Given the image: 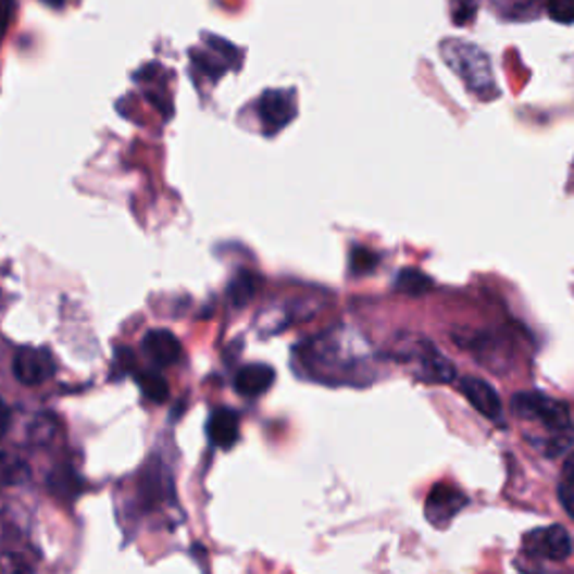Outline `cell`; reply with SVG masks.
Segmentation results:
<instances>
[{
  "mask_svg": "<svg viewBox=\"0 0 574 574\" xmlns=\"http://www.w3.org/2000/svg\"><path fill=\"white\" fill-rule=\"evenodd\" d=\"M514 411L538 430L527 434V440L548 456H559L572 442V420L563 402L544 392H519Z\"/></svg>",
  "mask_w": 574,
  "mask_h": 574,
  "instance_id": "1",
  "label": "cell"
},
{
  "mask_svg": "<svg viewBox=\"0 0 574 574\" xmlns=\"http://www.w3.org/2000/svg\"><path fill=\"white\" fill-rule=\"evenodd\" d=\"M14 377L25 386H39L54 377L57 364L46 348H21L12 364Z\"/></svg>",
  "mask_w": 574,
  "mask_h": 574,
  "instance_id": "2",
  "label": "cell"
},
{
  "mask_svg": "<svg viewBox=\"0 0 574 574\" xmlns=\"http://www.w3.org/2000/svg\"><path fill=\"white\" fill-rule=\"evenodd\" d=\"M295 115H297V99L292 90H267L259 99V117L267 135L290 124Z\"/></svg>",
  "mask_w": 574,
  "mask_h": 574,
  "instance_id": "3",
  "label": "cell"
},
{
  "mask_svg": "<svg viewBox=\"0 0 574 574\" xmlns=\"http://www.w3.org/2000/svg\"><path fill=\"white\" fill-rule=\"evenodd\" d=\"M525 548L534 557L550 559V561H565L572 554V538L567 529H563L561 525H552V527L536 529L527 534Z\"/></svg>",
  "mask_w": 574,
  "mask_h": 574,
  "instance_id": "4",
  "label": "cell"
},
{
  "mask_svg": "<svg viewBox=\"0 0 574 574\" xmlns=\"http://www.w3.org/2000/svg\"><path fill=\"white\" fill-rule=\"evenodd\" d=\"M466 506V496L451 485H436L426 498V519L434 527H447L451 519Z\"/></svg>",
  "mask_w": 574,
  "mask_h": 574,
  "instance_id": "5",
  "label": "cell"
},
{
  "mask_svg": "<svg viewBox=\"0 0 574 574\" xmlns=\"http://www.w3.org/2000/svg\"><path fill=\"white\" fill-rule=\"evenodd\" d=\"M460 390H462L464 398L470 400V404L476 411H481L487 420H500V413H502L500 398L487 382H483L478 377H462Z\"/></svg>",
  "mask_w": 574,
  "mask_h": 574,
  "instance_id": "6",
  "label": "cell"
},
{
  "mask_svg": "<svg viewBox=\"0 0 574 574\" xmlns=\"http://www.w3.org/2000/svg\"><path fill=\"white\" fill-rule=\"evenodd\" d=\"M209 442L219 449H232L240 438V420L232 409H215L207 422Z\"/></svg>",
  "mask_w": 574,
  "mask_h": 574,
  "instance_id": "7",
  "label": "cell"
},
{
  "mask_svg": "<svg viewBox=\"0 0 574 574\" xmlns=\"http://www.w3.org/2000/svg\"><path fill=\"white\" fill-rule=\"evenodd\" d=\"M141 346L158 366H173L179 359V354H183V346H179L177 337L169 330L147 333L144 335Z\"/></svg>",
  "mask_w": 574,
  "mask_h": 574,
  "instance_id": "8",
  "label": "cell"
},
{
  "mask_svg": "<svg viewBox=\"0 0 574 574\" xmlns=\"http://www.w3.org/2000/svg\"><path fill=\"white\" fill-rule=\"evenodd\" d=\"M274 379H276V373L272 366L249 364L238 371L234 386L240 395H245V398H259V395L267 392L274 386Z\"/></svg>",
  "mask_w": 574,
  "mask_h": 574,
  "instance_id": "9",
  "label": "cell"
},
{
  "mask_svg": "<svg viewBox=\"0 0 574 574\" xmlns=\"http://www.w3.org/2000/svg\"><path fill=\"white\" fill-rule=\"evenodd\" d=\"M496 14L506 21H529L538 18L546 0H489Z\"/></svg>",
  "mask_w": 574,
  "mask_h": 574,
  "instance_id": "10",
  "label": "cell"
},
{
  "mask_svg": "<svg viewBox=\"0 0 574 574\" xmlns=\"http://www.w3.org/2000/svg\"><path fill=\"white\" fill-rule=\"evenodd\" d=\"M259 278L249 272H240L232 283H229V301L236 308H242L251 301V297L257 295Z\"/></svg>",
  "mask_w": 574,
  "mask_h": 574,
  "instance_id": "11",
  "label": "cell"
},
{
  "mask_svg": "<svg viewBox=\"0 0 574 574\" xmlns=\"http://www.w3.org/2000/svg\"><path fill=\"white\" fill-rule=\"evenodd\" d=\"M137 384L141 388V392L147 395V398L155 404H162L166 398H169V384L166 379L160 375V373H153V371H144V373H137Z\"/></svg>",
  "mask_w": 574,
  "mask_h": 574,
  "instance_id": "12",
  "label": "cell"
},
{
  "mask_svg": "<svg viewBox=\"0 0 574 574\" xmlns=\"http://www.w3.org/2000/svg\"><path fill=\"white\" fill-rule=\"evenodd\" d=\"M50 487L61 498H75L84 489V481L75 470H59L50 478Z\"/></svg>",
  "mask_w": 574,
  "mask_h": 574,
  "instance_id": "13",
  "label": "cell"
},
{
  "mask_svg": "<svg viewBox=\"0 0 574 574\" xmlns=\"http://www.w3.org/2000/svg\"><path fill=\"white\" fill-rule=\"evenodd\" d=\"M25 462L12 453H0V487L16 485L25 478Z\"/></svg>",
  "mask_w": 574,
  "mask_h": 574,
  "instance_id": "14",
  "label": "cell"
},
{
  "mask_svg": "<svg viewBox=\"0 0 574 574\" xmlns=\"http://www.w3.org/2000/svg\"><path fill=\"white\" fill-rule=\"evenodd\" d=\"M395 287L407 292V295H422V292L430 290V278H426L424 274H420L415 270H404V272H400L398 280H395Z\"/></svg>",
  "mask_w": 574,
  "mask_h": 574,
  "instance_id": "15",
  "label": "cell"
},
{
  "mask_svg": "<svg viewBox=\"0 0 574 574\" xmlns=\"http://www.w3.org/2000/svg\"><path fill=\"white\" fill-rule=\"evenodd\" d=\"M544 10L561 25H574V0H546Z\"/></svg>",
  "mask_w": 574,
  "mask_h": 574,
  "instance_id": "16",
  "label": "cell"
},
{
  "mask_svg": "<svg viewBox=\"0 0 574 574\" xmlns=\"http://www.w3.org/2000/svg\"><path fill=\"white\" fill-rule=\"evenodd\" d=\"M377 261H379L377 254H373L371 249L354 247L352 254H350V270H352V274H369L375 270Z\"/></svg>",
  "mask_w": 574,
  "mask_h": 574,
  "instance_id": "17",
  "label": "cell"
},
{
  "mask_svg": "<svg viewBox=\"0 0 574 574\" xmlns=\"http://www.w3.org/2000/svg\"><path fill=\"white\" fill-rule=\"evenodd\" d=\"M476 12H478V0H451V18L458 25L472 23Z\"/></svg>",
  "mask_w": 574,
  "mask_h": 574,
  "instance_id": "18",
  "label": "cell"
},
{
  "mask_svg": "<svg viewBox=\"0 0 574 574\" xmlns=\"http://www.w3.org/2000/svg\"><path fill=\"white\" fill-rule=\"evenodd\" d=\"M32 567L14 554H0V572H29Z\"/></svg>",
  "mask_w": 574,
  "mask_h": 574,
  "instance_id": "19",
  "label": "cell"
},
{
  "mask_svg": "<svg viewBox=\"0 0 574 574\" xmlns=\"http://www.w3.org/2000/svg\"><path fill=\"white\" fill-rule=\"evenodd\" d=\"M559 500H561L563 510L574 519V489L567 483L559 485Z\"/></svg>",
  "mask_w": 574,
  "mask_h": 574,
  "instance_id": "20",
  "label": "cell"
},
{
  "mask_svg": "<svg viewBox=\"0 0 574 574\" xmlns=\"http://www.w3.org/2000/svg\"><path fill=\"white\" fill-rule=\"evenodd\" d=\"M10 424H12V411L3 400H0V436L8 434Z\"/></svg>",
  "mask_w": 574,
  "mask_h": 574,
  "instance_id": "21",
  "label": "cell"
},
{
  "mask_svg": "<svg viewBox=\"0 0 574 574\" xmlns=\"http://www.w3.org/2000/svg\"><path fill=\"white\" fill-rule=\"evenodd\" d=\"M10 10H12V3H10V0H0V34H3L5 27H8Z\"/></svg>",
  "mask_w": 574,
  "mask_h": 574,
  "instance_id": "22",
  "label": "cell"
},
{
  "mask_svg": "<svg viewBox=\"0 0 574 574\" xmlns=\"http://www.w3.org/2000/svg\"><path fill=\"white\" fill-rule=\"evenodd\" d=\"M563 483H567L574 489V453L565 460V466H563Z\"/></svg>",
  "mask_w": 574,
  "mask_h": 574,
  "instance_id": "23",
  "label": "cell"
},
{
  "mask_svg": "<svg viewBox=\"0 0 574 574\" xmlns=\"http://www.w3.org/2000/svg\"><path fill=\"white\" fill-rule=\"evenodd\" d=\"M46 3H50V5H61L63 0H46Z\"/></svg>",
  "mask_w": 574,
  "mask_h": 574,
  "instance_id": "24",
  "label": "cell"
}]
</instances>
